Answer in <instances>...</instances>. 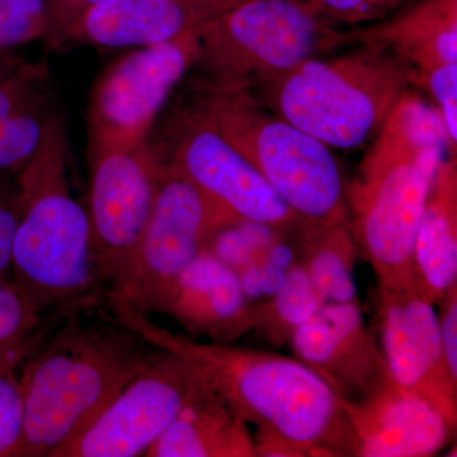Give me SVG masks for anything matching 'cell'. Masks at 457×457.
Returning <instances> with one entry per match:
<instances>
[{
  "instance_id": "8fae6325",
  "label": "cell",
  "mask_w": 457,
  "mask_h": 457,
  "mask_svg": "<svg viewBox=\"0 0 457 457\" xmlns=\"http://www.w3.org/2000/svg\"><path fill=\"white\" fill-rule=\"evenodd\" d=\"M164 159L150 144L89 150L87 212L99 273L111 291L121 281L154 204Z\"/></svg>"
},
{
  "instance_id": "d6986e66",
  "label": "cell",
  "mask_w": 457,
  "mask_h": 457,
  "mask_svg": "<svg viewBox=\"0 0 457 457\" xmlns=\"http://www.w3.org/2000/svg\"><path fill=\"white\" fill-rule=\"evenodd\" d=\"M146 457H255L251 426L201 380Z\"/></svg>"
},
{
  "instance_id": "cb8c5ba5",
  "label": "cell",
  "mask_w": 457,
  "mask_h": 457,
  "mask_svg": "<svg viewBox=\"0 0 457 457\" xmlns=\"http://www.w3.org/2000/svg\"><path fill=\"white\" fill-rule=\"evenodd\" d=\"M60 117L56 107L38 108L0 123V170H22Z\"/></svg>"
},
{
  "instance_id": "e0dca14e",
  "label": "cell",
  "mask_w": 457,
  "mask_h": 457,
  "mask_svg": "<svg viewBox=\"0 0 457 457\" xmlns=\"http://www.w3.org/2000/svg\"><path fill=\"white\" fill-rule=\"evenodd\" d=\"M155 312L168 315L192 337L230 343L252 332L254 305L236 270L209 251L189 263Z\"/></svg>"
},
{
  "instance_id": "9c48e42d",
  "label": "cell",
  "mask_w": 457,
  "mask_h": 457,
  "mask_svg": "<svg viewBox=\"0 0 457 457\" xmlns=\"http://www.w3.org/2000/svg\"><path fill=\"white\" fill-rule=\"evenodd\" d=\"M201 29L132 47L104 69L89 99V150L126 149L149 141L168 98L196 65Z\"/></svg>"
},
{
  "instance_id": "ffe728a7",
  "label": "cell",
  "mask_w": 457,
  "mask_h": 457,
  "mask_svg": "<svg viewBox=\"0 0 457 457\" xmlns=\"http://www.w3.org/2000/svg\"><path fill=\"white\" fill-rule=\"evenodd\" d=\"M418 282L437 305L457 285L456 155L442 161L418 227L413 249Z\"/></svg>"
},
{
  "instance_id": "ba28073f",
  "label": "cell",
  "mask_w": 457,
  "mask_h": 457,
  "mask_svg": "<svg viewBox=\"0 0 457 457\" xmlns=\"http://www.w3.org/2000/svg\"><path fill=\"white\" fill-rule=\"evenodd\" d=\"M237 222L233 213L164 161L145 228L121 281L107 294L145 314L155 312L186 267L209 249L219 231Z\"/></svg>"
},
{
  "instance_id": "4dcf8cb0",
  "label": "cell",
  "mask_w": 457,
  "mask_h": 457,
  "mask_svg": "<svg viewBox=\"0 0 457 457\" xmlns=\"http://www.w3.org/2000/svg\"><path fill=\"white\" fill-rule=\"evenodd\" d=\"M436 306L440 308L437 317L445 357L451 372L457 376V285L451 287Z\"/></svg>"
},
{
  "instance_id": "ac0fdd59",
  "label": "cell",
  "mask_w": 457,
  "mask_h": 457,
  "mask_svg": "<svg viewBox=\"0 0 457 457\" xmlns=\"http://www.w3.org/2000/svg\"><path fill=\"white\" fill-rule=\"evenodd\" d=\"M356 44L380 45L409 69V78L457 62V0H414L398 13L352 29Z\"/></svg>"
},
{
  "instance_id": "603a6c76",
  "label": "cell",
  "mask_w": 457,
  "mask_h": 457,
  "mask_svg": "<svg viewBox=\"0 0 457 457\" xmlns=\"http://www.w3.org/2000/svg\"><path fill=\"white\" fill-rule=\"evenodd\" d=\"M53 318L33 311L11 279H0V362L31 350Z\"/></svg>"
},
{
  "instance_id": "8992f818",
  "label": "cell",
  "mask_w": 457,
  "mask_h": 457,
  "mask_svg": "<svg viewBox=\"0 0 457 457\" xmlns=\"http://www.w3.org/2000/svg\"><path fill=\"white\" fill-rule=\"evenodd\" d=\"M351 44L311 0H246L201 29L195 86L255 92Z\"/></svg>"
},
{
  "instance_id": "44dd1931",
  "label": "cell",
  "mask_w": 457,
  "mask_h": 457,
  "mask_svg": "<svg viewBox=\"0 0 457 457\" xmlns=\"http://www.w3.org/2000/svg\"><path fill=\"white\" fill-rule=\"evenodd\" d=\"M291 237L296 261L324 303L360 302L354 281L360 253L350 227L303 221Z\"/></svg>"
},
{
  "instance_id": "2e32d148",
  "label": "cell",
  "mask_w": 457,
  "mask_h": 457,
  "mask_svg": "<svg viewBox=\"0 0 457 457\" xmlns=\"http://www.w3.org/2000/svg\"><path fill=\"white\" fill-rule=\"evenodd\" d=\"M246 0H107L87 11L66 42L126 49L197 31Z\"/></svg>"
},
{
  "instance_id": "52a82bcc",
  "label": "cell",
  "mask_w": 457,
  "mask_h": 457,
  "mask_svg": "<svg viewBox=\"0 0 457 457\" xmlns=\"http://www.w3.org/2000/svg\"><path fill=\"white\" fill-rule=\"evenodd\" d=\"M442 161L371 145L359 176L345 186L352 236L378 285L417 278L414 240Z\"/></svg>"
},
{
  "instance_id": "4fadbf2b",
  "label": "cell",
  "mask_w": 457,
  "mask_h": 457,
  "mask_svg": "<svg viewBox=\"0 0 457 457\" xmlns=\"http://www.w3.org/2000/svg\"><path fill=\"white\" fill-rule=\"evenodd\" d=\"M378 323L390 378L425 399L457 428V376L442 348L436 303L417 278L378 285Z\"/></svg>"
},
{
  "instance_id": "7a4b0ae2",
  "label": "cell",
  "mask_w": 457,
  "mask_h": 457,
  "mask_svg": "<svg viewBox=\"0 0 457 457\" xmlns=\"http://www.w3.org/2000/svg\"><path fill=\"white\" fill-rule=\"evenodd\" d=\"M104 308L51 319L23 357L18 457H51L82 435L163 351Z\"/></svg>"
},
{
  "instance_id": "1f68e13d",
  "label": "cell",
  "mask_w": 457,
  "mask_h": 457,
  "mask_svg": "<svg viewBox=\"0 0 457 457\" xmlns=\"http://www.w3.org/2000/svg\"><path fill=\"white\" fill-rule=\"evenodd\" d=\"M20 216V191L13 200L0 197V279H11L12 251Z\"/></svg>"
},
{
  "instance_id": "7402d4cb",
  "label": "cell",
  "mask_w": 457,
  "mask_h": 457,
  "mask_svg": "<svg viewBox=\"0 0 457 457\" xmlns=\"http://www.w3.org/2000/svg\"><path fill=\"white\" fill-rule=\"evenodd\" d=\"M324 302L299 262L288 270L284 284L254 305L253 330L275 347H284Z\"/></svg>"
},
{
  "instance_id": "277c9868",
  "label": "cell",
  "mask_w": 457,
  "mask_h": 457,
  "mask_svg": "<svg viewBox=\"0 0 457 457\" xmlns=\"http://www.w3.org/2000/svg\"><path fill=\"white\" fill-rule=\"evenodd\" d=\"M315 57L253 95L273 113L336 149H356L378 132L411 86L408 66L380 45Z\"/></svg>"
},
{
  "instance_id": "5bb4252c",
  "label": "cell",
  "mask_w": 457,
  "mask_h": 457,
  "mask_svg": "<svg viewBox=\"0 0 457 457\" xmlns=\"http://www.w3.org/2000/svg\"><path fill=\"white\" fill-rule=\"evenodd\" d=\"M288 345L295 359L320 378L342 404L365 399L389 378L360 302L324 303Z\"/></svg>"
},
{
  "instance_id": "9a60e30c",
  "label": "cell",
  "mask_w": 457,
  "mask_h": 457,
  "mask_svg": "<svg viewBox=\"0 0 457 457\" xmlns=\"http://www.w3.org/2000/svg\"><path fill=\"white\" fill-rule=\"evenodd\" d=\"M342 407L356 438V457L435 456L456 435L437 409L390 376L365 399Z\"/></svg>"
},
{
  "instance_id": "5b68a950",
  "label": "cell",
  "mask_w": 457,
  "mask_h": 457,
  "mask_svg": "<svg viewBox=\"0 0 457 457\" xmlns=\"http://www.w3.org/2000/svg\"><path fill=\"white\" fill-rule=\"evenodd\" d=\"M192 110L220 132L303 221L350 227L345 185L330 147L252 92L194 87Z\"/></svg>"
},
{
  "instance_id": "4316f807",
  "label": "cell",
  "mask_w": 457,
  "mask_h": 457,
  "mask_svg": "<svg viewBox=\"0 0 457 457\" xmlns=\"http://www.w3.org/2000/svg\"><path fill=\"white\" fill-rule=\"evenodd\" d=\"M47 107H55V104L44 62L29 66L17 83L0 84V123L16 114Z\"/></svg>"
},
{
  "instance_id": "30bf717a",
  "label": "cell",
  "mask_w": 457,
  "mask_h": 457,
  "mask_svg": "<svg viewBox=\"0 0 457 457\" xmlns=\"http://www.w3.org/2000/svg\"><path fill=\"white\" fill-rule=\"evenodd\" d=\"M164 161L240 221L263 225L291 237L300 219L249 163L191 107L171 117L167 139L156 146Z\"/></svg>"
},
{
  "instance_id": "f1b7e54d",
  "label": "cell",
  "mask_w": 457,
  "mask_h": 457,
  "mask_svg": "<svg viewBox=\"0 0 457 457\" xmlns=\"http://www.w3.org/2000/svg\"><path fill=\"white\" fill-rule=\"evenodd\" d=\"M319 11L339 25L375 23L398 11L408 0H311Z\"/></svg>"
},
{
  "instance_id": "7c38bea8",
  "label": "cell",
  "mask_w": 457,
  "mask_h": 457,
  "mask_svg": "<svg viewBox=\"0 0 457 457\" xmlns=\"http://www.w3.org/2000/svg\"><path fill=\"white\" fill-rule=\"evenodd\" d=\"M200 384L185 361L163 350L87 431L51 457L145 456Z\"/></svg>"
},
{
  "instance_id": "3957f363",
  "label": "cell",
  "mask_w": 457,
  "mask_h": 457,
  "mask_svg": "<svg viewBox=\"0 0 457 457\" xmlns=\"http://www.w3.org/2000/svg\"><path fill=\"white\" fill-rule=\"evenodd\" d=\"M62 117L21 170L11 281L45 318L107 305L88 212L71 195Z\"/></svg>"
},
{
  "instance_id": "f546056e",
  "label": "cell",
  "mask_w": 457,
  "mask_h": 457,
  "mask_svg": "<svg viewBox=\"0 0 457 457\" xmlns=\"http://www.w3.org/2000/svg\"><path fill=\"white\" fill-rule=\"evenodd\" d=\"M107 0H47L50 7L51 27L45 44L50 49L62 46L66 36L80 17L95 5Z\"/></svg>"
},
{
  "instance_id": "83f0119b",
  "label": "cell",
  "mask_w": 457,
  "mask_h": 457,
  "mask_svg": "<svg viewBox=\"0 0 457 457\" xmlns=\"http://www.w3.org/2000/svg\"><path fill=\"white\" fill-rule=\"evenodd\" d=\"M425 89L437 108L449 137L451 150L456 154L457 144V62L436 66L411 80Z\"/></svg>"
},
{
  "instance_id": "6da1fadb",
  "label": "cell",
  "mask_w": 457,
  "mask_h": 457,
  "mask_svg": "<svg viewBox=\"0 0 457 457\" xmlns=\"http://www.w3.org/2000/svg\"><path fill=\"white\" fill-rule=\"evenodd\" d=\"M107 306L125 326L185 361L254 427L255 457H356V438L341 402L294 356L198 342L158 326L112 295Z\"/></svg>"
},
{
  "instance_id": "d4e9b609",
  "label": "cell",
  "mask_w": 457,
  "mask_h": 457,
  "mask_svg": "<svg viewBox=\"0 0 457 457\" xmlns=\"http://www.w3.org/2000/svg\"><path fill=\"white\" fill-rule=\"evenodd\" d=\"M25 354H16L0 362V457H18L25 426V402L20 369Z\"/></svg>"
},
{
  "instance_id": "484cf974",
  "label": "cell",
  "mask_w": 457,
  "mask_h": 457,
  "mask_svg": "<svg viewBox=\"0 0 457 457\" xmlns=\"http://www.w3.org/2000/svg\"><path fill=\"white\" fill-rule=\"evenodd\" d=\"M51 27L47 0H0V49L46 42Z\"/></svg>"
}]
</instances>
